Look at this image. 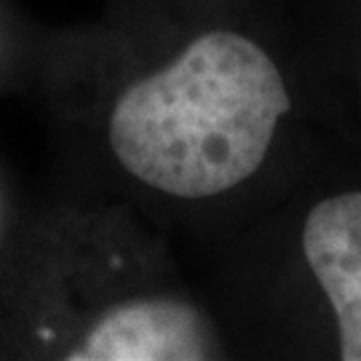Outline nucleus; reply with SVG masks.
<instances>
[{
  "label": "nucleus",
  "instance_id": "1",
  "mask_svg": "<svg viewBox=\"0 0 361 361\" xmlns=\"http://www.w3.org/2000/svg\"><path fill=\"white\" fill-rule=\"evenodd\" d=\"M289 110L279 67L257 43L214 30L134 83L110 118V145L140 182L209 198L249 180Z\"/></svg>",
  "mask_w": 361,
  "mask_h": 361
},
{
  "label": "nucleus",
  "instance_id": "3",
  "mask_svg": "<svg viewBox=\"0 0 361 361\" xmlns=\"http://www.w3.org/2000/svg\"><path fill=\"white\" fill-rule=\"evenodd\" d=\"M302 252L335 308L340 359L361 361V193L335 195L313 207Z\"/></svg>",
  "mask_w": 361,
  "mask_h": 361
},
{
  "label": "nucleus",
  "instance_id": "2",
  "mask_svg": "<svg viewBox=\"0 0 361 361\" xmlns=\"http://www.w3.org/2000/svg\"><path fill=\"white\" fill-rule=\"evenodd\" d=\"M209 356L204 316L177 300L118 305L91 326L73 361H190Z\"/></svg>",
  "mask_w": 361,
  "mask_h": 361
}]
</instances>
